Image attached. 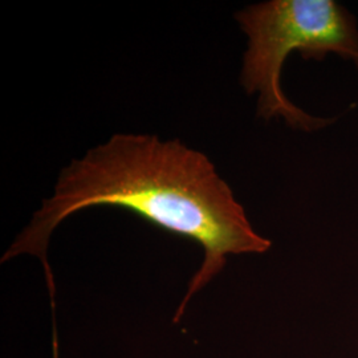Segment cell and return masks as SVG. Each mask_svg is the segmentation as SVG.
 Returning <instances> with one entry per match:
<instances>
[{"instance_id":"obj_1","label":"cell","mask_w":358,"mask_h":358,"mask_svg":"<svg viewBox=\"0 0 358 358\" xmlns=\"http://www.w3.org/2000/svg\"><path fill=\"white\" fill-rule=\"evenodd\" d=\"M99 206L131 211L203 250L174 322L185 316L192 297L224 269L230 256L262 255L272 247L254 229L207 155L179 140L118 133L63 169L53 195L1 257V263L22 255L38 257L53 309L55 280L48 263L52 232L75 213Z\"/></svg>"},{"instance_id":"obj_2","label":"cell","mask_w":358,"mask_h":358,"mask_svg":"<svg viewBox=\"0 0 358 358\" xmlns=\"http://www.w3.org/2000/svg\"><path fill=\"white\" fill-rule=\"evenodd\" d=\"M247 36L241 84L256 96V112L264 121L282 120L289 128L316 133L333 118L313 115L284 93L282 68L297 52L304 60L338 56L358 60V23L337 0H268L247 6L235 15Z\"/></svg>"},{"instance_id":"obj_3","label":"cell","mask_w":358,"mask_h":358,"mask_svg":"<svg viewBox=\"0 0 358 358\" xmlns=\"http://www.w3.org/2000/svg\"><path fill=\"white\" fill-rule=\"evenodd\" d=\"M355 66H356V68H357V71H358V60H357V62H356V63H355Z\"/></svg>"}]
</instances>
